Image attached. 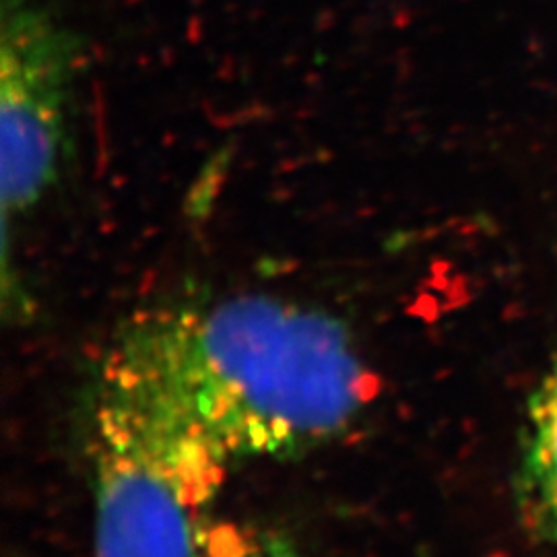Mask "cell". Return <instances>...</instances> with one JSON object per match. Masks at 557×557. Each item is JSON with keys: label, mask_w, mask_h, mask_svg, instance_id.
Wrapping results in <instances>:
<instances>
[{"label": "cell", "mask_w": 557, "mask_h": 557, "mask_svg": "<svg viewBox=\"0 0 557 557\" xmlns=\"http://www.w3.org/2000/svg\"><path fill=\"white\" fill-rule=\"evenodd\" d=\"M180 395L230 458H296L343 436L379 393L343 320L275 296L145 312Z\"/></svg>", "instance_id": "cell-1"}, {"label": "cell", "mask_w": 557, "mask_h": 557, "mask_svg": "<svg viewBox=\"0 0 557 557\" xmlns=\"http://www.w3.org/2000/svg\"><path fill=\"white\" fill-rule=\"evenodd\" d=\"M85 421L96 557H199L232 462L180 395L147 314L100 359Z\"/></svg>", "instance_id": "cell-2"}, {"label": "cell", "mask_w": 557, "mask_h": 557, "mask_svg": "<svg viewBox=\"0 0 557 557\" xmlns=\"http://www.w3.org/2000/svg\"><path fill=\"white\" fill-rule=\"evenodd\" d=\"M85 41L38 0L0 9L2 211L27 213L59 178Z\"/></svg>", "instance_id": "cell-3"}, {"label": "cell", "mask_w": 557, "mask_h": 557, "mask_svg": "<svg viewBox=\"0 0 557 557\" xmlns=\"http://www.w3.org/2000/svg\"><path fill=\"white\" fill-rule=\"evenodd\" d=\"M518 502L529 527L557 552V354L529 405Z\"/></svg>", "instance_id": "cell-4"}, {"label": "cell", "mask_w": 557, "mask_h": 557, "mask_svg": "<svg viewBox=\"0 0 557 557\" xmlns=\"http://www.w3.org/2000/svg\"><path fill=\"white\" fill-rule=\"evenodd\" d=\"M199 557H301L294 543L259 524L220 520L205 531Z\"/></svg>", "instance_id": "cell-5"}]
</instances>
